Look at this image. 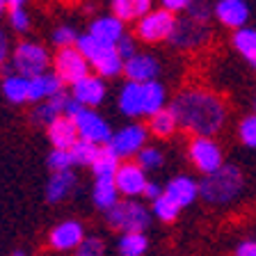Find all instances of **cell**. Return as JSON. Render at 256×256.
<instances>
[{
	"label": "cell",
	"instance_id": "obj_37",
	"mask_svg": "<svg viewBox=\"0 0 256 256\" xmlns=\"http://www.w3.org/2000/svg\"><path fill=\"white\" fill-rule=\"evenodd\" d=\"M186 12H188V18H190V21L202 23V26H208L210 16H213V10H210V5H208L206 0H192Z\"/></svg>",
	"mask_w": 256,
	"mask_h": 256
},
{
	"label": "cell",
	"instance_id": "obj_12",
	"mask_svg": "<svg viewBox=\"0 0 256 256\" xmlns=\"http://www.w3.org/2000/svg\"><path fill=\"white\" fill-rule=\"evenodd\" d=\"M85 240V229L82 224L76 220H64V222L55 224L50 234H48V245L53 247L55 252H71L78 250Z\"/></svg>",
	"mask_w": 256,
	"mask_h": 256
},
{
	"label": "cell",
	"instance_id": "obj_1",
	"mask_svg": "<svg viewBox=\"0 0 256 256\" xmlns=\"http://www.w3.org/2000/svg\"><path fill=\"white\" fill-rule=\"evenodd\" d=\"M178 128L190 130L194 138H213L226 122V106L215 92L202 87H188L172 101Z\"/></svg>",
	"mask_w": 256,
	"mask_h": 256
},
{
	"label": "cell",
	"instance_id": "obj_9",
	"mask_svg": "<svg viewBox=\"0 0 256 256\" xmlns=\"http://www.w3.org/2000/svg\"><path fill=\"white\" fill-rule=\"evenodd\" d=\"M74 124H76V128H78L80 140L94 142V144H98V146H106L112 138L110 124H108L96 110H90V108H82V110L74 117Z\"/></svg>",
	"mask_w": 256,
	"mask_h": 256
},
{
	"label": "cell",
	"instance_id": "obj_45",
	"mask_svg": "<svg viewBox=\"0 0 256 256\" xmlns=\"http://www.w3.org/2000/svg\"><path fill=\"white\" fill-rule=\"evenodd\" d=\"M234 256H256V240H245L236 247Z\"/></svg>",
	"mask_w": 256,
	"mask_h": 256
},
{
	"label": "cell",
	"instance_id": "obj_41",
	"mask_svg": "<svg viewBox=\"0 0 256 256\" xmlns=\"http://www.w3.org/2000/svg\"><path fill=\"white\" fill-rule=\"evenodd\" d=\"M114 48H117V53L122 55L124 62H126V60H130L135 53H140V50H138V42H135V37H130V34H124Z\"/></svg>",
	"mask_w": 256,
	"mask_h": 256
},
{
	"label": "cell",
	"instance_id": "obj_23",
	"mask_svg": "<svg viewBox=\"0 0 256 256\" xmlns=\"http://www.w3.org/2000/svg\"><path fill=\"white\" fill-rule=\"evenodd\" d=\"M165 194H170L181 208L190 206L199 197V183L190 176H174L165 188Z\"/></svg>",
	"mask_w": 256,
	"mask_h": 256
},
{
	"label": "cell",
	"instance_id": "obj_36",
	"mask_svg": "<svg viewBox=\"0 0 256 256\" xmlns=\"http://www.w3.org/2000/svg\"><path fill=\"white\" fill-rule=\"evenodd\" d=\"M78 37H80V34L71 26H60V28H55V30H53V34H50V42H53V46L58 48V50H62V48L76 46Z\"/></svg>",
	"mask_w": 256,
	"mask_h": 256
},
{
	"label": "cell",
	"instance_id": "obj_3",
	"mask_svg": "<svg viewBox=\"0 0 256 256\" xmlns=\"http://www.w3.org/2000/svg\"><path fill=\"white\" fill-rule=\"evenodd\" d=\"M76 48L90 62V66H94L98 78L106 80L124 74V60L114 46H106V44L96 42L92 34H80L78 42H76Z\"/></svg>",
	"mask_w": 256,
	"mask_h": 256
},
{
	"label": "cell",
	"instance_id": "obj_31",
	"mask_svg": "<svg viewBox=\"0 0 256 256\" xmlns=\"http://www.w3.org/2000/svg\"><path fill=\"white\" fill-rule=\"evenodd\" d=\"M69 151H71V158H74V165L92 167L94 160L98 158V154H101V146L94 142H87V140H78Z\"/></svg>",
	"mask_w": 256,
	"mask_h": 256
},
{
	"label": "cell",
	"instance_id": "obj_32",
	"mask_svg": "<svg viewBox=\"0 0 256 256\" xmlns=\"http://www.w3.org/2000/svg\"><path fill=\"white\" fill-rule=\"evenodd\" d=\"M122 256H144L149 250V240L144 234H124L117 245Z\"/></svg>",
	"mask_w": 256,
	"mask_h": 256
},
{
	"label": "cell",
	"instance_id": "obj_26",
	"mask_svg": "<svg viewBox=\"0 0 256 256\" xmlns=\"http://www.w3.org/2000/svg\"><path fill=\"white\" fill-rule=\"evenodd\" d=\"M92 199H94L96 208H101V210L108 213L119 202V190L114 186V178H96L94 188H92Z\"/></svg>",
	"mask_w": 256,
	"mask_h": 256
},
{
	"label": "cell",
	"instance_id": "obj_4",
	"mask_svg": "<svg viewBox=\"0 0 256 256\" xmlns=\"http://www.w3.org/2000/svg\"><path fill=\"white\" fill-rule=\"evenodd\" d=\"M12 71L23 78H37V76L50 71V64H53V58L48 53L42 44L34 42H21L12 48Z\"/></svg>",
	"mask_w": 256,
	"mask_h": 256
},
{
	"label": "cell",
	"instance_id": "obj_27",
	"mask_svg": "<svg viewBox=\"0 0 256 256\" xmlns=\"http://www.w3.org/2000/svg\"><path fill=\"white\" fill-rule=\"evenodd\" d=\"M234 48L238 50L242 58L250 62V66L256 71V30L254 28H240V30H234Z\"/></svg>",
	"mask_w": 256,
	"mask_h": 256
},
{
	"label": "cell",
	"instance_id": "obj_19",
	"mask_svg": "<svg viewBox=\"0 0 256 256\" xmlns=\"http://www.w3.org/2000/svg\"><path fill=\"white\" fill-rule=\"evenodd\" d=\"M46 133H48V142L53 144V149H64V151H69L71 146H74L76 142L80 140L78 135V128H76L74 119L71 117H58L50 126L46 128Z\"/></svg>",
	"mask_w": 256,
	"mask_h": 256
},
{
	"label": "cell",
	"instance_id": "obj_13",
	"mask_svg": "<svg viewBox=\"0 0 256 256\" xmlns=\"http://www.w3.org/2000/svg\"><path fill=\"white\" fill-rule=\"evenodd\" d=\"M208 39V26H202V23H194L190 18H178L174 32L170 37V44L176 48H183V50H194V48L204 46Z\"/></svg>",
	"mask_w": 256,
	"mask_h": 256
},
{
	"label": "cell",
	"instance_id": "obj_8",
	"mask_svg": "<svg viewBox=\"0 0 256 256\" xmlns=\"http://www.w3.org/2000/svg\"><path fill=\"white\" fill-rule=\"evenodd\" d=\"M146 135H149L146 126H142V124H128V126L119 128L117 133H112L110 142L106 146L119 160H124V158H130V156H138L146 146Z\"/></svg>",
	"mask_w": 256,
	"mask_h": 256
},
{
	"label": "cell",
	"instance_id": "obj_39",
	"mask_svg": "<svg viewBox=\"0 0 256 256\" xmlns=\"http://www.w3.org/2000/svg\"><path fill=\"white\" fill-rule=\"evenodd\" d=\"M76 256H106V242L101 238H85L82 245L76 250Z\"/></svg>",
	"mask_w": 256,
	"mask_h": 256
},
{
	"label": "cell",
	"instance_id": "obj_43",
	"mask_svg": "<svg viewBox=\"0 0 256 256\" xmlns=\"http://www.w3.org/2000/svg\"><path fill=\"white\" fill-rule=\"evenodd\" d=\"M162 192H165V188L160 186V183L149 181V183H146V188H144V194H142V197H144V199H149V202L154 204L158 197H162Z\"/></svg>",
	"mask_w": 256,
	"mask_h": 256
},
{
	"label": "cell",
	"instance_id": "obj_29",
	"mask_svg": "<svg viewBox=\"0 0 256 256\" xmlns=\"http://www.w3.org/2000/svg\"><path fill=\"white\" fill-rule=\"evenodd\" d=\"M176 128H178V122H176L174 112L170 108H165V110L156 112L154 117H149V133L160 140L172 138L176 133Z\"/></svg>",
	"mask_w": 256,
	"mask_h": 256
},
{
	"label": "cell",
	"instance_id": "obj_40",
	"mask_svg": "<svg viewBox=\"0 0 256 256\" xmlns=\"http://www.w3.org/2000/svg\"><path fill=\"white\" fill-rule=\"evenodd\" d=\"M10 26L16 32H28V28H30V14L26 12V7L23 10H10Z\"/></svg>",
	"mask_w": 256,
	"mask_h": 256
},
{
	"label": "cell",
	"instance_id": "obj_10",
	"mask_svg": "<svg viewBox=\"0 0 256 256\" xmlns=\"http://www.w3.org/2000/svg\"><path fill=\"white\" fill-rule=\"evenodd\" d=\"M190 160L194 162L199 172L204 176L218 172L224 165L222 158V149L218 146L213 138H192L190 142Z\"/></svg>",
	"mask_w": 256,
	"mask_h": 256
},
{
	"label": "cell",
	"instance_id": "obj_11",
	"mask_svg": "<svg viewBox=\"0 0 256 256\" xmlns=\"http://www.w3.org/2000/svg\"><path fill=\"white\" fill-rule=\"evenodd\" d=\"M149 178H146V172L138 165V162H122L114 174V186H117L119 194H124L126 199H133L144 194V188H146Z\"/></svg>",
	"mask_w": 256,
	"mask_h": 256
},
{
	"label": "cell",
	"instance_id": "obj_49",
	"mask_svg": "<svg viewBox=\"0 0 256 256\" xmlns=\"http://www.w3.org/2000/svg\"><path fill=\"white\" fill-rule=\"evenodd\" d=\"M254 110H256V98H254ZM254 114H256V112H254Z\"/></svg>",
	"mask_w": 256,
	"mask_h": 256
},
{
	"label": "cell",
	"instance_id": "obj_47",
	"mask_svg": "<svg viewBox=\"0 0 256 256\" xmlns=\"http://www.w3.org/2000/svg\"><path fill=\"white\" fill-rule=\"evenodd\" d=\"M5 10H7V0H0V16L5 14Z\"/></svg>",
	"mask_w": 256,
	"mask_h": 256
},
{
	"label": "cell",
	"instance_id": "obj_2",
	"mask_svg": "<svg viewBox=\"0 0 256 256\" xmlns=\"http://www.w3.org/2000/svg\"><path fill=\"white\" fill-rule=\"evenodd\" d=\"M242 188H245V176H242L240 167L231 165V162H224L218 172L202 178V183H199V197L206 204L222 206V204L234 202L240 192H242Z\"/></svg>",
	"mask_w": 256,
	"mask_h": 256
},
{
	"label": "cell",
	"instance_id": "obj_15",
	"mask_svg": "<svg viewBox=\"0 0 256 256\" xmlns=\"http://www.w3.org/2000/svg\"><path fill=\"white\" fill-rule=\"evenodd\" d=\"M124 74H126L128 82H154L160 74V64L154 55L149 53H135L130 60L124 62Z\"/></svg>",
	"mask_w": 256,
	"mask_h": 256
},
{
	"label": "cell",
	"instance_id": "obj_33",
	"mask_svg": "<svg viewBox=\"0 0 256 256\" xmlns=\"http://www.w3.org/2000/svg\"><path fill=\"white\" fill-rule=\"evenodd\" d=\"M178 213H181V206L170 194H165V192H162V197H158L154 202V215L160 222H174L178 218Z\"/></svg>",
	"mask_w": 256,
	"mask_h": 256
},
{
	"label": "cell",
	"instance_id": "obj_24",
	"mask_svg": "<svg viewBox=\"0 0 256 256\" xmlns=\"http://www.w3.org/2000/svg\"><path fill=\"white\" fill-rule=\"evenodd\" d=\"M151 12V0H112V16H117L119 21L128 23L135 21Z\"/></svg>",
	"mask_w": 256,
	"mask_h": 256
},
{
	"label": "cell",
	"instance_id": "obj_35",
	"mask_svg": "<svg viewBox=\"0 0 256 256\" xmlns=\"http://www.w3.org/2000/svg\"><path fill=\"white\" fill-rule=\"evenodd\" d=\"M135 162H138L140 167H142L144 172H151V170H158L160 165H162V151L156 149V146H144L142 151H140L138 156H135Z\"/></svg>",
	"mask_w": 256,
	"mask_h": 256
},
{
	"label": "cell",
	"instance_id": "obj_46",
	"mask_svg": "<svg viewBox=\"0 0 256 256\" xmlns=\"http://www.w3.org/2000/svg\"><path fill=\"white\" fill-rule=\"evenodd\" d=\"M26 2L28 0H7V7H10V10H23Z\"/></svg>",
	"mask_w": 256,
	"mask_h": 256
},
{
	"label": "cell",
	"instance_id": "obj_21",
	"mask_svg": "<svg viewBox=\"0 0 256 256\" xmlns=\"http://www.w3.org/2000/svg\"><path fill=\"white\" fill-rule=\"evenodd\" d=\"M62 90H64V82L58 78V74L55 71H46V74L37 76V78H30V98H28V103H34V106L44 103Z\"/></svg>",
	"mask_w": 256,
	"mask_h": 256
},
{
	"label": "cell",
	"instance_id": "obj_22",
	"mask_svg": "<svg viewBox=\"0 0 256 256\" xmlns=\"http://www.w3.org/2000/svg\"><path fill=\"white\" fill-rule=\"evenodd\" d=\"M76 183H78V178H76L74 170H69V172H53V174H50V178H48V183H46V199L50 204L64 202V199H66L71 192L76 190Z\"/></svg>",
	"mask_w": 256,
	"mask_h": 256
},
{
	"label": "cell",
	"instance_id": "obj_34",
	"mask_svg": "<svg viewBox=\"0 0 256 256\" xmlns=\"http://www.w3.org/2000/svg\"><path fill=\"white\" fill-rule=\"evenodd\" d=\"M46 165H48V170H50V174H53V172H69V170H74V158H71V151L50 149V154H48V158H46Z\"/></svg>",
	"mask_w": 256,
	"mask_h": 256
},
{
	"label": "cell",
	"instance_id": "obj_6",
	"mask_svg": "<svg viewBox=\"0 0 256 256\" xmlns=\"http://www.w3.org/2000/svg\"><path fill=\"white\" fill-rule=\"evenodd\" d=\"M176 23H178V18L172 12L162 10V7L160 10H151L144 18H140L135 23V39H140L144 44H158V42H165V39L170 42Z\"/></svg>",
	"mask_w": 256,
	"mask_h": 256
},
{
	"label": "cell",
	"instance_id": "obj_48",
	"mask_svg": "<svg viewBox=\"0 0 256 256\" xmlns=\"http://www.w3.org/2000/svg\"><path fill=\"white\" fill-rule=\"evenodd\" d=\"M12 256H26V254H23V252H14V254H12Z\"/></svg>",
	"mask_w": 256,
	"mask_h": 256
},
{
	"label": "cell",
	"instance_id": "obj_18",
	"mask_svg": "<svg viewBox=\"0 0 256 256\" xmlns=\"http://www.w3.org/2000/svg\"><path fill=\"white\" fill-rule=\"evenodd\" d=\"M69 98H71V92L62 90L58 92L55 96H50L48 101L37 103V108L32 110V122L39 124V126H50L58 117H62L66 112V106H69Z\"/></svg>",
	"mask_w": 256,
	"mask_h": 256
},
{
	"label": "cell",
	"instance_id": "obj_42",
	"mask_svg": "<svg viewBox=\"0 0 256 256\" xmlns=\"http://www.w3.org/2000/svg\"><path fill=\"white\" fill-rule=\"evenodd\" d=\"M192 0H160V5H162V10L172 12V14H176V12H186L188 7H190Z\"/></svg>",
	"mask_w": 256,
	"mask_h": 256
},
{
	"label": "cell",
	"instance_id": "obj_17",
	"mask_svg": "<svg viewBox=\"0 0 256 256\" xmlns=\"http://www.w3.org/2000/svg\"><path fill=\"white\" fill-rule=\"evenodd\" d=\"M126 23L119 21L117 16H98V18H94V21L90 23V30H87V34H92V37L96 39V42L106 44V46H117L119 39L126 34Z\"/></svg>",
	"mask_w": 256,
	"mask_h": 256
},
{
	"label": "cell",
	"instance_id": "obj_7",
	"mask_svg": "<svg viewBox=\"0 0 256 256\" xmlns=\"http://www.w3.org/2000/svg\"><path fill=\"white\" fill-rule=\"evenodd\" d=\"M90 69H92L90 62L82 58V53H80L76 46L62 48L53 58V71L58 74V78L62 80L64 85L74 87L76 82H80L82 78L90 76Z\"/></svg>",
	"mask_w": 256,
	"mask_h": 256
},
{
	"label": "cell",
	"instance_id": "obj_5",
	"mask_svg": "<svg viewBox=\"0 0 256 256\" xmlns=\"http://www.w3.org/2000/svg\"><path fill=\"white\" fill-rule=\"evenodd\" d=\"M108 224L110 229L119 234H144V229L151 222V213L146 206H142L135 199H119L114 206L108 210Z\"/></svg>",
	"mask_w": 256,
	"mask_h": 256
},
{
	"label": "cell",
	"instance_id": "obj_44",
	"mask_svg": "<svg viewBox=\"0 0 256 256\" xmlns=\"http://www.w3.org/2000/svg\"><path fill=\"white\" fill-rule=\"evenodd\" d=\"M12 58V48H10V39L2 30H0V66H5Z\"/></svg>",
	"mask_w": 256,
	"mask_h": 256
},
{
	"label": "cell",
	"instance_id": "obj_30",
	"mask_svg": "<svg viewBox=\"0 0 256 256\" xmlns=\"http://www.w3.org/2000/svg\"><path fill=\"white\" fill-rule=\"evenodd\" d=\"M119 165H122V160L112 154L108 146H101V154H98V158L92 165V174H94V178H114Z\"/></svg>",
	"mask_w": 256,
	"mask_h": 256
},
{
	"label": "cell",
	"instance_id": "obj_20",
	"mask_svg": "<svg viewBox=\"0 0 256 256\" xmlns=\"http://www.w3.org/2000/svg\"><path fill=\"white\" fill-rule=\"evenodd\" d=\"M119 110L122 114L130 119H138V117H144V85L140 82H128L122 87L119 92Z\"/></svg>",
	"mask_w": 256,
	"mask_h": 256
},
{
	"label": "cell",
	"instance_id": "obj_38",
	"mask_svg": "<svg viewBox=\"0 0 256 256\" xmlns=\"http://www.w3.org/2000/svg\"><path fill=\"white\" fill-rule=\"evenodd\" d=\"M238 135L242 140L245 146L250 149H256V114H247L238 126Z\"/></svg>",
	"mask_w": 256,
	"mask_h": 256
},
{
	"label": "cell",
	"instance_id": "obj_28",
	"mask_svg": "<svg viewBox=\"0 0 256 256\" xmlns=\"http://www.w3.org/2000/svg\"><path fill=\"white\" fill-rule=\"evenodd\" d=\"M167 92L165 85L154 80V82H144V117H154L156 112L165 110Z\"/></svg>",
	"mask_w": 256,
	"mask_h": 256
},
{
	"label": "cell",
	"instance_id": "obj_25",
	"mask_svg": "<svg viewBox=\"0 0 256 256\" xmlns=\"http://www.w3.org/2000/svg\"><path fill=\"white\" fill-rule=\"evenodd\" d=\"M0 90H2V94L10 103L21 106V103H28V98H30V78H23L18 74H7L2 78Z\"/></svg>",
	"mask_w": 256,
	"mask_h": 256
},
{
	"label": "cell",
	"instance_id": "obj_14",
	"mask_svg": "<svg viewBox=\"0 0 256 256\" xmlns=\"http://www.w3.org/2000/svg\"><path fill=\"white\" fill-rule=\"evenodd\" d=\"M106 94H108L106 80L98 78L96 74H90L87 78H82L80 82H76V85L71 87V96H74L82 108H90V110L101 106Z\"/></svg>",
	"mask_w": 256,
	"mask_h": 256
},
{
	"label": "cell",
	"instance_id": "obj_16",
	"mask_svg": "<svg viewBox=\"0 0 256 256\" xmlns=\"http://www.w3.org/2000/svg\"><path fill=\"white\" fill-rule=\"evenodd\" d=\"M213 16L222 26L240 30V28H245L247 18H250V7L245 0H218L213 7Z\"/></svg>",
	"mask_w": 256,
	"mask_h": 256
}]
</instances>
